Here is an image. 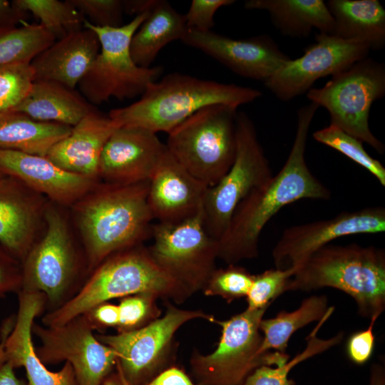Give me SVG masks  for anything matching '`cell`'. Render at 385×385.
<instances>
[{
	"mask_svg": "<svg viewBox=\"0 0 385 385\" xmlns=\"http://www.w3.org/2000/svg\"><path fill=\"white\" fill-rule=\"evenodd\" d=\"M318 108L310 103L298 110L294 142L283 166L236 207L217 241L218 258L227 264L258 256L263 229L283 207L302 199L331 198L330 190L311 172L305 159L309 128Z\"/></svg>",
	"mask_w": 385,
	"mask_h": 385,
	"instance_id": "obj_1",
	"label": "cell"
},
{
	"mask_svg": "<svg viewBox=\"0 0 385 385\" xmlns=\"http://www.w3.org/2000/svg\"><path fill=\"white\" fill-rule=\"evenodd\" d=\"M149 181L97 183L70 207L89 272L111 255L140 245L154 220L148 202Z\"/></svg>",
	"mask_w": 385,
	"mask_h": 385,
	"instance_id": "obj_2",
	"label": "cell"
},
{
	"mask_svg": "<svg viewBox=\"0 0 385 385\" xmlns=\"http://www.w3.org/2000/svg\"><path fill=\"white\" fill-rule=\"evenodd\" d=\"M261 96L253 88L173 73L150 84L138 101L112 109L108 115L120 126L168 133L203 107L225 104L237 108Z\"/></svg>",
	"mask_w": 385,
	"mask_h": 385,
	"instance_id": "obj_3",
	"label": "cell"
},
{
	"mask_svg": "<svg viewBox=\"0 0 385 385\" xmlns=\"http://www.w3.org/2000/svg\"><path fill=\"white\" fill-rule=\"evenodd\" d=\"M332 287L356 302L359 315L379 318L385 309V251L355 243L327 245L300 265L287 291Z\"/></svg>",
	"mask_w": 385,
	"mask_h": 385,
	"instance_id": "obj_4",
	"label": "cell"
},
{
	"mask_svg": "<svg viewBox=\"0 0 385 385\" xmlns=\"http://www.w3.org/2000/svg\"><path fill=\"white\" fill-rule=\"evenodd\" d=\"M138 294L170 298L178 303L188 297L155 263L148 249L138 245L106 258L89 274L70 300L53 311L45 312L41 322L46 327L61 326L112 299Z\"/></svg>",
	"mask_w": 385,
	"mask_h": 385,
	"instance_id": "obj_5",
	"label": "cell"
},
{
	"mask_svg": "<svg viewBox=\"0 0 385 385\" xmlns=\"http://www.w3.org/2000/svg\"><path fill=\"white\" fill-rule=\"evenodd\" d=\"M61 207L48 201L44 231L21 262V290L43 293L46 312L70 300L90 274L83 247L77 245Z\"/></svg>",
	"mask_w": 385,
	"mask_h": 385,
	"instance_id": "obj_6",
	"label": "cell"
},
{
	"mask_svg": "<svg viewBox=\"0 0 385 385\" xmlns=\"http://www.w3.org/2000/svg\"><path fill=\"white\" fill-rule=\"evenodd\" d=\"M237 108H202L168 133V152L192 176L210 188L228 171L237 148Z\"/></svg>",
	"mask_w": 385,
	"mask_h": 385,
	"instance_id": "obj_7",
	"label": "cell"
},
{
	"mask_svg": "<svg viewBox=\"0 0 385 385\" xmlns=\"http://www.w3.org/2000/svg\"><path fill=\"white\" fill-rule=\"evenodd\" d=\"M149 12L138 14L118 27H100L84 21L83 27L93 30L100 42L97 57L78 84L81 95L91 105L101 104L111 98L122 101L142 96L162 74V66L137 65L130 51L132 37Z\"/></svg>",
	"mask_w": 385,
	"mask_h": 385,
	"instance_id": "obj_8",
	"label": "cell"
},
{
	"mask_svg": "<svg viewBox=\"0 0 385 385\" xmlns=\"http://www.w3.org/2000/svg\"><path fill=\"white\" fill-rule=\"evenodd\" d=\"M268 308L246 309L227 320L214 319L221 327L217 348L207 355L195 353L190 360L198 385H243L259 366H277L289 360L287 353L260 352V324Z\"/></svg>",
	"mask_w": 385,
	"mask_h": 385,
	"instance_id": "obj_9",
	"label": "cell"
},
{
	"mask_svg": "<svg viewBox=\"0 0 385 385\" xmlns=\"http://www.w3.org/2000/svg\"><path fill=\"white\" fill-rule=\"evenodd\" d=\"M384 94L385 66L366 57L332 76L324 86L312 88L307 97L329 112L330 123L382 154L385 145L371 131L369 118L373 103Z\"/></svg>",
	"mask_w": 385,
	"mask_h": 385,
	"instance_id": "obj_10",
	"label": "cell"
},
{
	"mask_svg": "<svg viewBox=\"0 0 385 385\" xmlns=\"http://www.w3.org/2000/svg\"><path fill=\"white\" fill-rule=\"evenodd\" d=\"M151 237L147 249L155 263L188 297L202 290L218 258L217 240L206 230L203 209L179 222L153 225Z\"/></svg>",
	"mask_w": 385,
	"mask_h": 385,
	"instance_id": "obj_11",
	"label": "cell"
},
{
	"mask_svg": "<svg viewBox=\"0 0 385 385\" xmlns=\"http://www.w3.org/2000/svg\"><path fill=\"white\" fill-rule=\"evenodd\" d=\"M236 133L233 163L215 185L208 188L203 204L205 227L217 241L226 231L240 202L273 175L255 126L244 112H237Z\"/></svg>",
	"mask_w": 385,
	"mask_h": 385,
	"instance_id": "obj_12",
	"label": "cell"
},
{
	"mask_svg": "<svg viewBox=\"0 0 385 385\" xmlns=\"http://www.w3.org/2000/svg\"><path fill=\"white\" fill-rule=\"evenodd\" d=\"M202 318L213 322L212 315L200 310L181 309L170 304L164 316L131 331L116 334H95L117 354L115 367L130 385H144L164 362L177 330L185 322Z\"/></svg>",
	"mask_w": 385,
	"mask_h": 385,
	"instance_id": "obj_13",
	"label": "cell"
},
{
	"mask_svg": "<svg viewBox=\"0 0 385 385\" xmlns=\"http://www.w3.org/2000/svg\"><path fill=\"white\" fill-rule=\"evenodd\" d=\"M32 332L41 340L35 347L46 364L66 361L71 364L78 385H103L117 363V354L96 338L85 314L57 327L34 322Z\"/></svg>",
	"mask_w": 385,
	"mask_h": 385,
	"instance_id": "obj_14",
	"label": "cell"
},
{
	"mask_svg": "<svg viewBox=\"0 0 385 385\" xmlns=\"http://www.w3.org/2000/svg\"><path fill=\"white\" fill-rule=\"evenodd\" d=\"M315 40L301 57L288 61L264 82L280 101H291L307 93L318 79L348 68L366 58L371 51L364 41L332 34L319 33Z\"/></svg>",
	"mask_w": 385,
	"mask_h": 385,
	"instance_id": "obj_15",
	"label": "cell"
},
{
	"mask_svg": "<svg viewBox=\"0 0 385 385\" xmlns=\"http://www.w3.org/2000/svg\"><path fill=\"white\" fill-rule=\"evenodd\" d=\"M385 231V208L381 206L343 212L326 219L286 228L272 249L275 268L298 267L314 252L345 236Z\"/></svg>",
	"mask_w": 385,
	"mask_h": 385,
	"instance_id": "obj_16",
	"label": "cell"
},
{
	"mask_svg": "<svg viewBox=\"0 0 385 385\" xmlns=\"http://www.w3.org/2000/svg\"><path fill=\"white\" fill-rule=\"evenodd\" d=\"M181 41L234 73L263 83L291 59L267 35L235 39L212 31L187 28Z\"/></svg>",
	"mask_w": 385,
	"mask_h": 385,
	"instance_id": "obj_17",
	"label": "cell"
},
{
	"mask_svg": "<svg viewBox=\"0 0 385 385\" xmlns=\"http://www.w3.org/2000/svg\"><path fill=\"white\" fill-rule=\"evenodd\" d=\"M166 151L157 133L140 127L119 126L101 155L99 180L120 185L149 181Z\"/></svg>",
	"mask_w": 385,
	"mask_h": 385,
	"instance_id": "obj_18",
	"label": "cell"
},
{
	"mask_svg": "<svg viewBox=\"0 0 385 385\" xmlns=\"http://www.w3.org/2000/svg\"><path fill=\"white\" fill-rule=\"evenodd\" d=\"M48 201L12 176L0 182V243L21 262L44 231Z\"/></svg>",
	"mask_w": 385,
	"mask_h": 385,
	"instance_id": "obj_19",
	"label": "cell"
},
{
	"mask_svg": "<svg viewBox=\"0 0 385 385\" xmlns=\"http://www.w3.org/2000/svg\"><path fill=\"white\" fill-rule=\"evenodd\" d=\"M207 189L167 149L149 180L148 202L154 220L176 223L192 217L203 209Z\"/></svg>",
	"mask_w": 385,
	"mask_h": 385,
	"instance_id": "obj_20",
	"label": "cell"
},
{
	"mask_svg": "<svg viewBox=\"0 0 385 385\" xmlns=\"http://www.w3.org/2000/svg\"><path fill=\"white\" fill-rule=\"evenodd\" d=\"M0 171L49 201L71 207L98 180L64 170L44 156L0 149Z\"/></svg>",
	"mask_w": 385,
	"mask_h": 385,
	"instance_id": "obj_21",
	"label": "cell"
},
{
	"mask_svg": "<svg viewBox=\"0 0 385 385\" xmlns=\"http://www.w3.org/2000/svg\"><path fill=\"white\" fill-rule=\"evenodd\" d=\"M14 324L5 342L6 361L26 370L27 385H78L72 366L66 361L58 371H49L36 354L32 341L35 318L45 312L46 298L40 292L20 291Z\"/></svg>",
	"mask_w": 385,
	"mask_h": 385,
	"instance_id": "obj_22",
	"label": "cell"
},
{
	"mask_svg": "<svg viewBox=\"0 0 385 385\" xmlns=\"http://www.w3.org/2000/svg\"><path fill=\"white\" fill-rule=\"evenodd\" d=\"M119 126L108 115L96 109L73 126L67 136L52 145L46 157L64 170L100 181L101 155L108 138Z\"/></svg>",
	"mask_w": 385,
	"mask_h": 385,
	"instance_id": "obj_23",
	"label": "cell"
},
{
	"mask_svg": "<svg viewBox=\"0 0 385 385\" xmlns=\"http://www.w3.org/2000/svg\"><path fill=\"white\" fill-rule=\"evenodd\" d=\"M100 51L97 34L83 28L56 40L31 61L34 81L46 80L75 89Z\"/></svg>",
	"mask_w": 385,
	"mask_h": 385,
	"instance_id": "obj_24",
	"label": "cell"
},
{
	"mask_svg": "<svg viewBox=\"0 0 385 385\" xmlns=\"http://www.w3.org/2000/svg\"><path fill=\"white\" fill-rule=\"evenodd\" d=\"M95 110L74 89L46 80L34 81L26 97L13 109L35 120L71 127Z\"/></svg>",
	"mask_w": 385,
	"mask_h": 385,
	"instance_id": "obj_25",
	"label": "cell"
},
{
	"mask_svg": "<svg viewBox=\"0 0 385 385\" xmlns=\"http://www.w3.org/2000/svg\"><path fill=\"white\" fill-rule=\"evenodd\" d=\"M244 6L268 12L274 26L289 37H307L313 29L334 31L333 18L322 0H248Z\"/></svg>",
	"mask_w": 385,
	"mask_h": 385,
	"instance_id": "obj_26",
	"label": "cell"
},
{
	"mask_svg": "<svg viewBox=\"0 0 385 385\" xmlns=\"http://www.w3.org/2000/svg\"><path fill=\"white\" fill-rule=\"evenodd\" d=\"M334 20L332 35L366 43L371 50L385 45V10L378 0H329Z\"/></svg>",
	"mask_w": 385,
	"mask_h": 385,
	"instance_id": "obj_27",
	"label": "cell"
},
{
	"mask_svg": "<svg viewBox=\"0 0 385 385\" xmlns=\"http://www.w3.org/2000/svg\"><path fill=\"white\" fill-rule=\"evenodd\" d=\"M187 29L185 16L168 1L158 0L132 37L130 51L135 63L150 67L159 51L168 43L181 40Z\"/></svg>",
	"mask_w": 385,
	"mask_h": 385,
	"instance_id": "obj_28",
	"label": "cell"
},
{
	"mask_svg": "<svg viewBox=\"0 0 385 385\" xmlns=\"http://www.w3.org/2000/svg\"><path fill=\"white\" fill-rule=\"evenodd\" d=\"M71 126L35 120L23 113L0 112V149L46 156L56 143L67 136Z\"/></svg>",
	"mask_w": 385,
	"mask_h": 385,
	"instance_id": "obj_29",
	"label": "cell"
},
{
	"mask_svg": "<svg viewBox=\"0 0 385 385\" xmlns=\"http://www.w3.org/2000/svg\"><path fill=\"white\" fill-rule=\"evenodd\" d=\"M333 309V307H329L326 295H312L305 298L294 311H281L274 317L262 319L260 324L263 334L260 352L287 353L289 340L296 331L319 322Z\"/></svg>",
	"mask_w": 385,
	"mask_h": 385,
	"instance_id": "obj_30",
	"label": "cell"
},
{
	"mask_svg": "<svg viewBox=\"0 0 385 385\" xmlns=\"http://www.w3.org/2000/svg\"><path fill=\"white\" fill-rule=\"evenodd\" d=\"M333 311H330L319 321V323L307 337V346L302 351L284 364L275 367L265 365L259 366L247 376L243 385H294V381L288 379V375L295 366L314 356L323 353L340 344L344 338V332H339L328 339H321L317 337L319 329Z\"/></svg>",
	"mask_w": 385,
	"mask_h": 385,
	"instance_id": "obj_31",
	"label": "cell"
},
{
	"mask_svg": "<svg viewBox=\"0 0 385 385\" xmlns=\"http://www.w3.org/2000/svg\"><path fill=\"white\" fill-rule=\"evenodd\" d=\"M56 41L43 26L21 23V26L0 31V66L30 62Z\"/></svg>",
	"mask_w": 385,
	"mask_h": 385,
	"instance_id": "obj_32",
	"label": "cell"
},
{
	"mask_svg": "<svg viewBox=\"0 0 385 385\" xmlns=\"http://www.w3.org/2000/svg\"><path fill=\"white\" fill-rule=\"evenodd\" d=\"M11 4L17 9L31 13L39 19V24L56 40L83 28L86 19L69 0H14Z\"/></svg>",
	"mask_w": 385,
	"mask_h": 385,
	"instance_id": "obj_33",
	"label": "cell"
},
{
	"mask_svg": "<svg viewBox=\"0 0 385 385\" xmlns=\"http://www.w3.org/2000/svg\"><path fill=\"white\" fill-rule=\"evenodd\" d=\"M312 137L316 141L339 151L367 170L382 186H385V168L366 152L362 141L332 123L315 131Z\"/></svg>",
	"mask_w": 385,
	"mask_h": 385,
	"instance_id": "obj_34",
	"label": "cell"
},
{
	"mask_svg": "<svg viewBox=\"0 0 385 385\" xmlns=\"http://www.w3.org/2000/svg\"><path fill=\"white\" fill-rule=\"evenodd\" d=\"M34 81L30 62L0 66V112L16 107L29 93Z\"/></svg>",
	"mask_w": 385,
	"mask_h": 385,
	"instance_id": "obj_35",
	"label": "cell"
},
{
	"mask_svg": "<svg viewBox=\"0 0 385 385\" xmlns=\"http://www.w3.org/2000/svg\"><path fill=\"white\" fill-rule=\"evenodd\" d=\"M253 278L254 274L236 265L216 268L203 287V293L207 296L221 297L230 303L247 296Z\"/></svg>",
	"mask_w": 385,
	"mask_h": 385,
	"instance_id": "obj_36",
	"label": "cell"
},
{
	"mask_svg": "<svg viewBox=\"0 0 385 385\" xmlns=\"http://www.w3.org/2000/svg\"><path fill=\"white\" fill-rule=\"evenodd\" d=\"M297 267L270 269L254 275L246 296L249 309L269 307L274 300L287 292L288 283Z\"/></svg>",
	"mask_w": 385,
	"mask_h": 385,
	"instance_id": "obj_37",
	"label": "cell"
},
{
	"mask_svg": "<svg viewBox=\"0 0 385 385\" xmlns=\"http://www.w3.org/2000/svg\"><path fill=\"white\" fill-rule=\"evenodd\" d=\"M158 297L149 294H138L123 297L118 307V332L139 329L158 318L155 304Z\"/></svg>",
	"mask_w": 385,
	"mask_h": 385,
	"instance_id": "obj_38",
	"label": "cell"
},
{
	"mask_svg": "<svg viewBox=\"0 0 385 385\" xmlns=\"http://www.w3.org/2000/svg\"><path fill=\"white\" fill-rule=\"evenodd\" d=\"M91 24L100 27L122 26L123 2L120 0H69Z\"/></svg>",
	"mask_w": 385,
	"mask_h": 385,
	"instance_id": "obj_39",
	"label": "cell"
},
{
	"mask_svg": "<svg viewBox=\"0 0 385 385\" xmlns=\"http://www.w3.org/2000/svg\"><path fill=\"white\" fill-rule=\"evenodd\" d=\"M234 2L233 0H192L184 15L187 28L200 31H211L216 11Z\"/></svg>",
	"mask_w": 385,
	"mask_h": 385,
	"instance_id": "obj_40",
	"label": "cell"
},
{
	"mask_svg": "<svg viewBox=\"0 0 385 385\" xmlns=\"http://www.w3.org/2000/svg\"><path fill=\"white\" fill-rule=\"evenodd\" d=\"M377 319H370L366 329L355 332L349 336L346 344V352L349 359L354 364L363 365L371 357L375 346L373 329Z\"/></svg>",
	"mask_w": 385,
	"mask_h": 385,
	"instance_id": "obj_41",
	"label": "cell"
},
{
	"mask_svg": "<svg viewBox=\"0 0 385 385\" xmlns=\"http://www.w3.org/2000/svg\"><path fill=\"white\" fill-rule=\"evenodd\" d=\"M22 285L21 262L0 243V298L10 292L18 294Z\"/></svg>",
	"mask_w": 385,
	"mask_h": 385,
	"instance_id": "obj_42",
	"label": "cell"
},
{
	"mask_svg": "<svg viewBox=\"0 0 385 385\" xmlns=\"http://www.w3.org/2000/svg\"><path fill=\"white\" fill-rule=\"evenodd\" d=\"M94 330L107 327L117 328L119 322L118 305L108 302L102 303L84 314Z\"/></svg>",
	"mask_w": 385,
	"mask_h": 385,
	"instance_id": "obj_43",
	"label": "cell"
},
{
	"mask_svg": "<svg viewBox=\"0 0 385 385\" xmlns=\"http://www.w3.org/2000/svg\"><path fill=\"white\" fill-rule=\"evenodd\" d=\"M144 385H195L189 376L177 367L168 368Z\"/></svg>",
	"mask_w": 385,
	"mask_h": 385,
	"instance_id": "obj_44",
	"label": "cell"
},
{
	"mask_svg": "<svg viewBox=\"0 0 385 385\" xmlns=\"http://www.w3.org/2000/svg\"><path fill=\"white\" fill-rule=\"evenodd\" d=\"M27 14L15 8L11 2L0 0V31L16 27L19 23L26 21Z\"/></svg>",
	"mask_w": 385,
	"mask_h": 385,
	"instance_id": "obj_45",
	"label": "cell"
},
{
	"mask_svg": "<svg viewBox=\"0 0 385 385\" xmlns=\"http://www.w3.org/2000/svg\"><path fill=\"white\" fill-rule=\"evenodd\" d=\"M123 2L124 12L137 16L149 12L155 6L158 0H125Z\"/></svg>",
	"mask_w": 385,
	"mask_h": 385,
	"instance_id": "obj_46",
	"label": "cell"
},
{
	"mask_svg": "<svg viewBox=\"0 0 385 385\" xmlns=\"http://www.w3.org/2000/svg\"><path fill=\"white\" fill-rule=\"evenodd\" d=\"M14 369L7 361L0 364V385H26L23 379L16 376Z\"/></svg>",
	"mask_w": 385,
	"mask_h": 385,
	"instance_id": "obj_47",
	"label": "cell"
},
{
	"mask_svg": "<svg viewBox=\"0 0 385 385\" xmlns=\"http://www.w3.org/2000/svg\"><path fill=\"white\" fill-rule=\"evenodd\" d=\"M15 316L14 317H9L4 321L1 325L0 331V364L6 361V354H5V342L11 330L12 329L14 324Z\"/></svg>",
	"mask_w": 385,
	"mask_h": 385,
	"instance_id": "obj_48",
	"label": "cell"
},
{
	"mask_svg": "<svg viewBox=\"0 0 385 385\" xmlns=\"http://www.w3.org/2000/svg\"><path fill=\"white\" fill-rule=\"evenodd\" d=\"M368 385H385V368L380 363L373 364L370 369Z\"/></svg>",
	"mask_w": 385,
	"mask_h": 385,
	"instance_id": "obj_49",
	"label": "cell"
},
{
	"mask_svg": "<svg viewBox=\"0 0 385 385\" xmlns=\"http://www.w3.org/2000/svg\"><path fill=\"white\" fill-rule=\"evenodd\" d=\"M103 385H122L118 373L111 374L103 381Z\"/></svg>",
	"mask_w": 385,
	"mask_h": 385,
	"instance_id": "obj_50",
	"label": "cell"
},
{
	"mask_svg": "<svg viewBox=\"0 0 385 385\" xmlns=\"http://www.w3.org/2000/svg\"><path fill=\"white\" fill-rule=\"evenodd\" d=\"M117 373L120 379L122 385H130L129 383L125 380V379L123 377V376L122 375V374L118 369H117Z\"/></svg>",
	"mask_w": 385,
	"mask_h": 385,
	"instance_id": "obj_51",
	"label": "cell"
},
{
	"mask_svg": "<svg viewBox=\"0 0 385 385\" xmlns=\"http://www.w3.org/2000/svg\"><path fill=\"white\" fill-rule=\"evenodd\" d=\"M6 175L3 174L1 171H0V182L1 180L4 178V177Z\"/></svg>",
	"mask_w": 385,
	"mask_h": 385,
	"instance_id": "obj_52",
	"label": "cell"
}]
</instances>
